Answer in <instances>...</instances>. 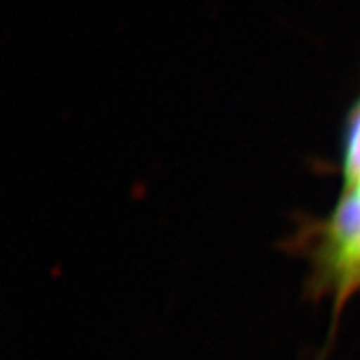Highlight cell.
<instances>
[{"label":"cell","instance_id":"obj_2","mask_svg":"<svg viewBox=\"0 0 360 360\" xmlns=\"http://www.w3.org/2000/svg\"><path fill=\"white\" fill-rule=\"evenodd\" d=\"M345 188H350V191H354V193H355V195H357V199H359V204H360V182L357 184V186L345 187Z\"/></svg>","mask_w":360,"mask_h":360},{"label":"cell","instance_id":"obj_1","mask_svg":"<svg viewBox=\"0 0 360 360\" xmlns=\"http://www.w3.org/2000/svg\"><path fill=\"white\" fill-rule=\"evenodd\" d=\"M345 187L357 186L360 182V105L350 115L345 139V157H344Z\"/></svg>","mask_w":360,"mask_h":360}]
</instances>
